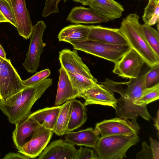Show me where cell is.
I'll list each match as a JSON object with an SVG mask.
<instances>
[{
  "label": "cell",
  "mask_w": 159,
  "mask_h": 159,
  "mask_svg": "<svg viewBox=\"0 0 159 159\" xmlns=\"http://www.w3.org/2000/svg\"><path fill=\"white\" fill-rule=\"evenodd\" d=\"M52 84V79L46 78L36 84L26 87L6 101L0 100V109L10 122L15 124L30 116L34 104Z\"/></svg>",
  "instance_id": "2"
},
{
  "label": "cell",
  "mask_w": 159,
  "mask_h": 159,
  "mask_svg": "<svg viewBox=\"0 0 159 159\" xmlns=\"http://www.w3.org/2000/svg\"><path fill=\"white\" fill-rule=\"evenodd\" d=\"M159 98V83H158L151 87L146 88L134 103L139 106H146L148 104Z\"/></svg>",
  "instance_id": "28"
},
{
  "label": "cell",
  "mask_w": 159,
  "mask_h": 159,
  "mask_svg": "<svg viewBox=\"0 0 159 159\" xmlns=\"http://www.w3.org/2000/svg\"><path fill=\"white\" fill-rule=\"evenodd\" d=\"M139 141L138 134L112 135L100 137L94 149L98 159H123L128 149Z\"/></svg>",
  "instance_id": "4"
},
{
  "label": "cell",
  "mask_w": 159,
  "mask_h": 159,
  "mask_svg": "<svg viewBox=\"0 0 159 159\" xmlns=\"http://www.w3.org/2000/svg\"><path fill=\"white\" fill-rule=\"evenodd\" d=\"M72 109L71 100L61 105L55 124L52 129L54 133L60 136L67 133V126Z\"/></svg>",
  "instance_id": "24"
},
{
  "label": "cell",
  "mask_w": 159,
  "mask_h": 159,
  "mask_svg": "<svg viewBox=\"0 0 159 159\" xmlns=\"http://www.w3.org/2000/svg\"><path fill=\"white\" fill-rule=\"evenodd\" d=\"M59 76L55 106H59L79 97V93L73 86L67 72L62 67L59 70Z\"/></svg>",
  "instance_id": "17"
},
{
  "label": "cell",
  "mask_w": 159,
  "mask_h": 159,
  "mask_svg": "<svg viewBox=\"0 0 159 159\" xmlns=\"http://www.w3.org/2000/svg\"><path fill=\"white\" fill-rule=\"evenodd\" d=\"M116 117L104 120L97 123L94 130L101 137L126 134H138L140 127L137 122V118L131 119Z\"/></svg>",
  "instance_id": "8"
},
{
  "label": "cell",
  "mask_w": 159,
  "mask_h": 159,
  "mask_svg": "<svg viewBox=\"0 0 159 159\" xmlns=\"http://www.w3.org/2000/svg\"><path fill=\"white\" fill-rule=\"evenodd\" d=\"M142 18L145 24L149 26L159 23V0H148Z\"/></svg>",
  "instance_id": "26"
},
{
  "label": "cell",
  "mask_w": 159,
  "mask_h": 159,
  "mask_svg": "<svg viewBox=\"0 0 159 159\" xmlns=\"http://www.w3.org/2000/svg\"><path fill=\"white\" fill-rule=\"evenodd\" d=\"M15 124L12 138L18 150L31 139L34 132L41 126L30 116L21 119Z\"/></svg>",
  "instance_id": "16"
},
{
  "label": "cell",
  "mask_w": 159,
  "mask_h": 159,
  "mask_svg": "<svg viewBox=\"0 0 159 159\" xmlns=\"http://www.w3.org/2000/svg\"><path fill=\"white\" fill-rule=\"evenodd\" d=\"M25 87L10 60L0 57V100L6 101Z\"/></svg>",
  "instance_id": "6"
},
{
  "label": "cell",
  "mask_w": 159,
  "mask_h": 159,
  "mask_svg": "<svg viewBox=\"0 0 159 159\" xmlns=\"http://www.w3.org/2000/svg\"><path fill=\"white\" fill-rule=\"evenodd\" d=\"M54 133L52 130L41 125L34 132L31 139L18 149L30 158L38 157L47 147Z\"/></svg>",
  "instance_id": "10"
},
{
  "label": "cell",
  "mask_w": 159,
  "mask_h": 159,
  "mask_svg": "<svg viewBox=\"0 0 159 159\" xmlns=\"http://www.w3.org/2000/svg\"><path fill=\"white\" fill-rule=\"evenodd\" d=\"M66 135L65 140L74 145L84 146L93 148L100 138L92 128L76 132H69Z\"/></svg>",
  "instance_id": "21"
},
{
  "label": "cell",
  "mask_w": 159,
  "mask_h": 159,
  "mask_svg": "<svg viewBox=\"0 0 159 159\" xmlns=\"http://www.w3.org/2000/svg\"><path fill=\"white\" fill-rule=\"evenodd\" d=\"M61 0L64 2L66 0H46L44 7L42 13L44 17H46L52 13L59 12L58 9V4Z\"/></svg>",
  "instance_id": "32"
},
{
  "label": "cell",
  "mask_w": 159,
  "mask_h": 159,
  "mask_svg": "<svg viewBox=\"0 0 159 159\" xmlns=\"http://www.w3.org/2000/svg\"><path fill=\"white\" fill-rule=\"evenodd\" d=\"M3 159H29L30 158L24 154L18 152H9L3 158Z\"/></svg>",
  "instance_id": "36"
},
{
  "label": "cell",
  "mask_w": 159,
  "mask_h": 159,
  "mask_svg": "<svg viewBox=\"0 0 159 159\" xmlns=\"http://www.w3.org/2000/svg\"><path fill=\"white\" fill-rule=\"evenodd\" d=\"M74 49L114 63L117 62L130 48L129 45L109 44L90 40L72 42Z\"/></svg>",
  "instance_id": "5"
},
{
  "label": "cell",
  "mask_w": 159,
  "mask_h": 159,
  "mask_svg": "<svg viewBox=\"0 0 159 159\" xmlns=\"http://www.w3.org/2000/svg\"><path fill=\"white\" fill-rule=\"evenodd\" d=\"M144 63L140 56L130 48L115 64L112 71L123 78H136L140 73Z\"/></svg>",
  "instance_id": "9"
},
{
  "label": "cell",
  "mask_w": 159,
  "mask_h": 159,
  "mask_svg": "<svg viewBox=\"0 0 159 159\" xmlns=\"http://www.w3.org/2000/svg\"><path fill=\"white\" fill-rule=\"evenodd\" d=\"M142 149L136 155L137 159H153L152 151L151 146H149L145 142L142 143Z\"/></svg>",
  "instance_id": "34"
},
{
  "label": "cell",
  "mask_w": 159,
  "mask_h": 159,
  "mask_svg": "<svg viewBox=\"0 0 159 159\" xmlns=\"http://www.w3.org/2000/svg\"><path fill=\"white\" fill-rule=\"evenodd\" d=\"M66 1L67 0H66ZM75 2H79L83 5L89 6L91 0H71Z\"/></svg>",
  "instance_id": "38"
},
{
  "label": "cell",
  "mask_w": 159,
  "mask_h": 159,
  "mask_svg": "<svg viewBox=\"0 0 159 159\" xmlns=\"http://www.w3.org/2000/svg\"><path fill=\"white\" fill-rule=\"evenodd\" d=\"M89 6L96 12L109 20L120 18L124 11L123 6L114 0H91Z\"/></svg>",
  "instance_id": "19"
},
{
  "label": "cell",
  "mask_w": 159,
  "mask_h": 159,
  "mask_svg": "<svg viewBox=\"0 0 159 159\" xmlns=\"http://www.w3.org/2000/svg\"><path fill=\"white\" fill-rule=\"evenodd\" d=\"M46 25L43 21H38L33 25L30 37V41L26 54V58L22 65L29 72H35L39 66L40 56L46 46L43 37Z\"/></svg>",
  "instance_id": "7"
},
{
  "label": "cell",
  "mask_w": 159,
  "mask_h": 159,
  "mask_svg": "<svg viewBox=\"0 0 159 159\" xmlns=\"http://www.w3.org/2000/svg\"><path fill=\"white\" fill-rule=\"evenodd\" d=\"M142 27L143 34L149 44L157 54L159 56L158 31L145 24L142 25Z\"/></svg>",
  "instance_id": "27"
},
{
  "label": "cell",
  "mask_w": 159,
  "mask_h": 159,
  "mask_svg": "<svg viewBox=\"0 0 159 159\" xmlns=\"http://www.w3.org/2000/svg\"><path fill=\"white\" fill-rule=\"evenodd\" d=\"M90 31L88 40L109 44L126 46L128 42L121 33L119 29L103 27L101 25H89Z\"/></svg>",
  "instance_id": "14"
},
{
  "label": "cell",
  "mask_w": 159,
  "mask_h": 159,
  "mask_svg": "<svg viewBox=\"0 0 159 159\" xmlns=\"http://www.w3.org/2000/svg\"><path fill=\"white\" fill-rule=\"evenodd\" d=\"M77 149L65 140H56L45 148L39 159H74Z\"/></svg>",
  "instance_id": "15"
},
{
  "label": "cell",
  "mask_w": 159,
  "mask_h": 159,
  "mask_svg": "<svg viewBox=\"0 0 159 159\" xmlns=\"http://www.w3.org/2000/svg\"><path fill=\"white\" fill-rule=\"evenodd\" d=\"M74 159H98V158L92 149L80 147L77 150Z\"/></svg>",
  "instance_id": "33"
},
{
  "label": "cell",
  "mask_w": 159,
  "mask_h": 159,
  "mask_svg": "<svg viewBox=\"0 0 159 159\" xmlns=\"http://www.w3.org/2000/svg\"><path fill=\"white\" fill-rule=\"evenodd\" d=\"M146 73H140L137 77L130 78L127 82H121L127 86L126 89L123 87L120 82H115L108 79L100 83L113 92H117L121 96L119 99H117L115 109L117 117L133 119L140 116L148 121H150L152 118L146 106H139L134 103L146 88Z\"/></svg>",
  "instance_id": "1"
},
{
  "label": "cell",
  "mask_w": 159,
  "mask_h": 159,
  "mask_svg": "<svg viewBox=\"0 0 159 159\" xmlns=\"http://www.w3.org/2000/svg\"><path fill=\"white\" fill-rule=\"evenodd\" d=\"M136 13H131L123 19L119 28L130 48L137 53L144 63L151 67L159 65V56L150 46L143 34L142 25Z\"/></svg>",
  "instance_id": "3"
},
{
  "label": "cell",
  "mask_w": 159,
  "mask_h": 159,
  "mask_svg": "<svg viewBox=\"0 0 159 159\" xmlns=\"http://www.w3.org/2000/svg\"><path fill=\"white\" fill-rule=\"evenodd\" d=\"M61 107V105L52 107H46L31 113L30 116L33 118L41 125L52 130Z\"/></svg>",
  "instance_id": "22"
},
{
  "label": "cell",
  "mask_w": 159,
  "mask_h": 159,
  "mask_svg": "<svg viewBox=\"0 0 159 159\" xmlns=\"http://www.w3.org/2000/svg\"><path fill=\"white\" fill-rule=\"evenodd\" d=\"M90 31L89 25L79 24L70 25L60 31L57 38L59 41L69 43L85 41L88 39Z\"/></svg>",
  "instance_id": "20"
},
{
  "label": "cell",
  "mask_w": 159,
  "mask_h": 159,
  "mask_svg": "<svg viewBox=\"0 0 159 159\" xmlns=\"http://www.w3.org/2000/svg\"><path fill=\"white\" fill-rule=\"evenodd\" d=\"M51 73L49 69L43 70L36 72L30 78L22 80L23 84L26 87L35 85L47 78Z\"/></svg>",
  "instance_id": "29"
},
{
  "label": "cell",
  "mask_w": 159,
  "mask_h": 159,
  "mask_svg": "<svg viewBox=\"0 0 159 159\" xmlns=\"http://www.w3.org/2000/svg\"><path fill=\"white\" fill-rule=\"evenodd\" d=\"M151 68L146 73L145 84L146 88L151 87L159 83V65Z\"/></svg>",
  "instance_id": "30"
},
{
  "label": "cell",
  "mask_w": 159,
  "mask_h": 159,
  "mask_svg": "<svg viewBox=\"0 0 159 159\" xmlns=\"http://www.w3.org/2000/svg\"><path fill=\"white\" fill-rule=\"evenodd\" d=\"M72 109L67 126L68 132L81 127L86 121L87 116L86 106L80 101L71 100Z\"/></svg>",
  "instance_id": "23"
},
{
  "label": "cell",
  "mask_w": 159,
  "mask_h": 159,
  "mask_svg": "<svg viewBox=\"0 0 159 159\" xmlns=\"http://www.w3.org/2000/svg\"><path fill=\"white\" fill-rule=\"evenodd\" d=\"M153 159H159V143L158 142L151 137L149 139Z\"/></svg>",
  "instance_id": "35"
},
{
  "label": "cell",
  "mask_w": 159,
  "mask_h": 159,
  "mask_svg": "<svg viewBox=\"0 0 159 159\" xmlns=\"http://www.w3.org/2000/svg\"><path fill=\"white\" fill-rule=\"evenodd\" d=\"M80 97L83 98L85 106L98 104L109 106L115 109L116 107L117 99L113 92L101 84H96L93 87L84 91Z\"/></svg>",
  "instance_id": "11"
},
{
  "label": "cell",
  "mask_w": 159,
  "mask_h": 159,
  "mask_svg": "<svg viewBox=\"0 0 159 159\" xmlns=\"http://www.w3.org/2000/svg\"><path fill=\"white\" fill-rule=\"evenodd\" d=\"M59 60L61 66L67 72L94 79L89 67L78 55L77 50L65 48L59 52Z\"/></svg>",
  "instance_id": "12"
},
{
  "label": "cell",
  "mask_w": 159,
  "mask_h": 159,
  "mask_svg": "<svg viewBox=\"0 0 159 159\" xmlns=\"http://www.w3.org/2000/svg\"><path fill=\"white\" fill-rule=\"evenodd\" d=\"M0 11L9 23L16 27V22L14 15L8 0H0Z\"/></svg>",
  "instance_id": "31"
},
{
  "label": "cell",
  "mask_w": 159,
  "mask_h": 159,
  "mask_svg": "<svg viewBox=\"0 0 159 159\" xmlns=\"http://www.w3.org/2000/svg\"><path fill=\"white\" fill-rule=\"evenodd\" d=\"M0 57L4 59H6V52L2 46L0 44Z\"/></svg>",
  "instance_id": "39"
},
{
  "label": "cell",
  "mask_w": 159,
  "mask_h": 159,
  "mask_svg": "<svg viewBox=\"0 0 159 159\" xmlns=\"http://www.w3.org/2000/svg\"><path fill=\"white\" fill-rule=\"evenodd\" d=\"M2 22L9 23V21L0 11V23Z\"/></svg>",
  "instance_id": "40"
},
{
  "label": "cell",
  "mask_w": 159,
  "mask_h": 159,
  "mask_svg": "<svg viewBox=\"0 0 159 159\" xmlns=\"http://www.w3.org/2000/svg\"><path fill=\"white\" fill-rule=\"evenodd\" d=\"M67 72L73 86L78 92L79 97L84 91L93 87L98 82L95 78L91 79L80 75Z\"/></svg>",
  "instance_id": "25"
},
{
  "label": "cell",
  "mask_w": 159,
  "mask_h": 159,
  "mask_svg": "<svg viewBox=\"0 0 159 159\" xmlns=\"http://www.w3.org/2000/svg\"><path fill=\"white\" fill-rule=\"evenodd\" d=\"M67 21L75 24H93L107 22L109 20L98 14L90 8L82 6L73 7L66 18Z\"/></svg>",
  "instance_id": "18"
},
{
  "label": "cell",
  "mask_w": 159,
  "mask_h": 159,
  "mask_svg": "<svg viewBox=\"0 0 159 159\" xmlns=\"http://www.w3.org/2000/svg\"><path fill=\"white\" fill-rule=\"evenodd\" d=\"M14 15L16 28L20 36L28 39L31 36L33 26L25 0H8Z\"/></svg>",
  "instance_id": "13"
},
{
  "label": "cell",
  "mask_w": 159,
  "mask_h": 159,
  "mask_svg": "<svg viewBox=\"0 0 159 159\" xmlns=\"http://www.w3.org/2000/svg\"><path fill=\"white\" fill-rule=\"evenodd\" d=\"M155 123L154 125L156 129L158 131L159 130V110H158L157 113L156 117L154 118Z\"/></svg>",
  "instance_id": "37"
}]
</instances>
